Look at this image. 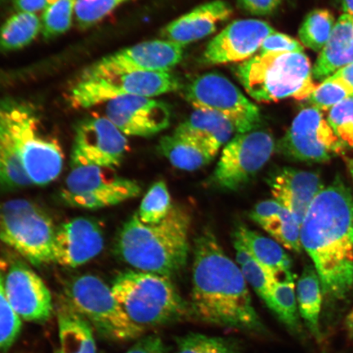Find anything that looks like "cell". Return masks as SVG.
I'll list each match as a JSON object with an SVG mask.
<instances>
[{
    "mask_svg": "<svg viewBox=\"0 0 353 353\" xmlns=\"http://www.w3.org/2000/svg\"><path fill=\"white\" fill-rule=\"evenodd\" d=\"M103 228L95 220L76 218L57 228L52 263L77 268L97 257L104 247Z\"/></svg>",
    "mask_w": 353,
    "mask_h": 353,
    "instance_id": "19",
    "label": "cell"
},
{
    "mask_svg": "<svg viewBox=\"0 0 353 353\" xmlns=\"http://www.w3.org/2000/svg\"><path fill=\"white\" fill-rule=\"evenodd\" d=\"M327 121L338 138L353 148V97L331 108Z\"/></svg>",
    "mask_w": 353,
    "mask_h": 353,
    "instance_id": "39",
    "label": "cell"
},
{
    "mask_svg": "<svg viewBox=\"0 0 353 353\" xmlns=\"http://www.w3.org/2000/svg\"><path fill=\"white\" fill-rule=\"evenodd\" d=\"M125 353H166V348L157 335H148L139 339Z\"/></svg>",
    "mask_w": 353,
    "mask_h": 353,
    "instance_id": "43",
    "label": "cell"
},
{
    "mask_svg": "<svg viewBox=\"0 0 353 353\" xmlns=\"http://www.w3.org/2000/svg\"><path fill=\"white\" fill-rule=\"evenodd\" d=\"M241 271L247 283H249L256 294L267 303L273 286L279 279L265 270L254 259L242 265Z\"/></svg>",
    "mask_w": 353,
    "mask_h": 353,
    "instance_id": "40",
    "label": "cell"
},
{
    "mask_svg": "<svg viewBox=\"0 0 353 353\" xmlns=\"http://www.w3.org/2000/svg\"><path fill=\"white\" fill-rule=\"evenodd\" d=\"M57 228L32 201L15 199L0 204V241L34 266L52 263Z\"/></svg>",
    "mask_w": 353,
    "mask_h": 353,
    "instance_id": "7",
    "label": "cell"
},
{
    "mask_svg": "<svg viewBox=\"0 0 353 353\" xmlns=\"http://www.w3.org/2000/svg\"><path fill=\"white\" fill-rule=\"evenodd\" d=\"M110 287L128 319L143 332L191 314L170 277L130 270L119 274Z\"/></svg>",
    "mask_w": 353,
    "mask_h": 353,
    "instance_id": "5",
    "label": "cell"
},
{
    "mask_svg": "<svg viewBox=\"0 0 353 353\" xmlns=\"http://www.w3.org/2000/svg\"><path fill=\"white\" fill-rule=\"evenodd\" d=\"M329 78L341 82L350 91L352 97H353V63L339 69Z\"/></svg>",
    "mask_w": 353,
    "mask_h": 353,
    "instance_id": "45",
    "label": "cell"
},
{
    "mask_svg": "<svg viewBox=\"0 0 353 353\" xmlns=\"http://www.w3.org/2000/svg\"><path fill=\"white\" fill-rule=\"evenodd\" d=\"M128 151V140L107 117L79 123L72 150V166H97L114 170Z\"/></svg>",
    "mask_w": 353,
    "mask_h": 353,
    "instance_id": "14",
    "label": "cell"
},
{
    "mask_svg": "<svg viewBox=\"0 0 353 353\" xmlns=\"http://www.w3.org/2000/svg\"><path fill=\"white\" fill-rule=\"evenodd\" d=\"M353 63V15L339 17L327 43L312 68V77L324 81L339 69Z\"/></svg>",
    "mask_w": 353,
    "mask_h": 353,
    "instance_id": "23",
    "label": "cell"
},
{
    "mask_svg": "<svg viewBox=\"0 0 353 353\" xmlns=\"http://www.w3.org/2000/svg\"><path fill=\"white\" fill-rule=\"evenodd\" d=\"M235 74L247 94L259 103L308 99L317 86L304 52L254 55L238 65Z\"/></svg>",
    "mask_w": 353,
    "mask_h": 353,
    "instance_id": "4",
    "label": "cell"
},
{
    "mask_svg": "<svg viewBox=\"0 0 353 353\" xmlns=\"http://www.w3.org/2000/svg\"><path fill=\"white\" fill-rule=\"evenodd\" d=\"M268 183L274 200L288 210L300 225L312 201L325 188L319 174L289 167L275 172Z\"/></svg>",
    "mask_w": 353,
    "mask_h": 353,
    "instance_id": "20",
    "label": "cell"
},
{
    "mask_svg": "<svg viewBox=\"0 0 353 353\" xmlns=\"http://www.w3.org/2000/svg\"><path fill=\"white\" fill-rule=\"evenodd\" d=\"M300 241L314 263L324 295L345 298L353 286V198L341 181L324 188L312 201Z\"/></svg>",
    "mask_w": 353,
    "mask_h": 353,
    "instance_id": "1",
    "label": "cell"
},
{
    "mask_svg": "<svg viewBox=\"0 0 353 353\" xmlns=\"http://www.w3.org/2000/svg\"><path fill=\"white\" fill-rule=\"evenodd\" d=\"M233 244L236 251V262L240 267L254 259L252 254L240 239L234 236Z\"/></svg>",
    "mask_w": 353,
    "mask_h": 353,
    "instance_id": "46",
    "label": "cell"
},
{
    "mask_svg": "<svg viewBox=\"0 0 353 353\" xmlns=\"http://www.w3.org/2000/svg\"><path fill=\"white\" fill-rule=\"evenodd\" d=\"M322 286L315 267L304 268L296 286V299L300 316L316 341H321L320 314Z\"/></svg>",
    "mask_w": 353,
    "mask_h": 353,
    "instance_id": "26",
    "label": "cell"
},
{
    "mask_svg": "<svg viewBox=\"0 0 353 353\" xmlns=\"http://www.w3.org/2000/svg\"><path fill=\"white\" fill-rule=\"evenodd\" d=\"M130 0H77L74 15L81 28L98 23L119 6Z\"/></svg>",
    "mask_w": 353,
    "mask_h": 353,
    "instance_id": "37",
    "label": "cell"
},
{
    "mask_svg": "<svg viewBox=\"0 0 353 353\" xmlns=\"http://www.w3.org/2000/svg\"><path fill=\"white\" fill-rule=\"evenodd\" d=\"M41 26L35 13H16L0 28V51H15L28 46L37 38Z\"/></svg>",
    "mask_w": 353,
    "mask_h": 353,
    "instance_id": "29",
    "label": "cell"
},
{
    "mask_svg": "<svg viewBox=\"0 0 353 353\" xmlns=\"http://www.w3.org/2000/svg\"><path fill=\"white\" fill-rule=\"evenodd\" d=\"M32 184L21 164L10 135L0 122V185L10 188Z\"/></svg>",
    "mask_w": 353,
    "mask_h": 353,
    "instance_id": "30",
    "label": "cell"
},
{
    "mask_svg": "<svg viewBox=\"0 0 353 353\" xmlns=\"http://www.w3.org/2000/svg\"><path fill=\"white\" fill-rule=\"evenodd\" d=\"M184 47L165 39L136 44L92 64L81 77H97L127 72H170L183 59Z\"/></svg>",
    "mask_w": 353,
    "mask_h": 353,
    "instance_id": "15",
    "label": "cell"
},
{
    "mask_svg": "<svg viewBox=\"0 0 353 353\" xmlns=\"http://www.w3.org/2000/svg\"><path fill=\"white\" fill-rule=\"evenodd\" d=\"M2 268L6 296L22 321L44 322L50 319L54 305L50 290L28 265L12 261Z\"/></svg>",
    "mask_w": 353,
    "mask_h": 353,
    "instance_id": "16",
    "label": "cell"
},
{
    "mask_svg": "<svg viewBox=\"0 0 353 353\" xmlns=\"http://www.w3.org/2000/svg\"><path fill=\"white\" fill-rule=\"evenodd\" d=\"M191 222L189 212L176 205L157 224H145L135 214L119 233L117 254L137 271L170 278L187 264Z\"/></svg>",
    "mask_w": 353,
    "mask_h": 353,
    "instance_id": "3",
    "label": "cell"
},
{
    "mask_svg": "<svg viewBox=\"0 0 353 353\" xmlns=\"http://www.w3.org/2000/svg\"><path fill=\"white\" fill-rule=\"evenodd\" d=\"M191 300L192 314L206 323L255 333L265 330L241 268L209 230L194 246Z\"/></svg>",
    "mask_w": 353,
    "mask_h": 353,
    "instance_id": "2",
    "label": "cell"
},
{
    "mask_svg": "<svg viewBox=\"0 0 353 353\" xmlns=\"http://www.w3.org/2000/svg\"><path fill=\"white\" fill-rule=\"evenodd\" d=\"M334 17L327 10H314L309 12L299 30L300 43L310 50L321 52L332 34Z\"/></svg>",
    "mask_w": 353,
    "mask_h": 353,
    "instance_id": "31",
    "label": "cell"
},
{
    "mask_svg": "<svg viewBox=\"0 0 353 353\" xmlns=\"http://www.w3.org/2000/svg\"><path fill=\"white\" fill-rule=\"evenodd\" d=\"M282 0H236L243 10L254 16H268L279 7Z\"/></svg>",
    "mask_w": 353,
    "mask_h": 353,
    "instance_id": "42",
    "label": "cell"
},
{
    "mask_svg": "<svg viewBox=\"0 0 353 353\" xmlns=\"http://www.w3.org/2000/svg\"><path fill=\"white\" fill-rule=\"evenodd\" d=\"M234 236L244 243L256 261L277 279L291 271V259L277 241L245 226L238 228Z\"/></svg>",
    "mask_w": 353,
    "mask_h": 353,
    "instance_id": "25",
    "label": "cell"
},
{
    "mask_svg": "<svg viewBox=\"0 0 353 353\" xmlns=\"http://www.w3.org/2000/svg\"><path fill=\"white\" fill-rule=\"evenodd\" d=\"M175 353H241L236 339L190 333L176 339Z\"/></svg>",
    "mask_w": 353,
    "mask_h": 353,
    "instance_id": "33",
    "label": "cell"
},
{
    "mask_svg": "<svg viewBox=\"0 0 353 353\" xmlns=\"http://www.w3.org/2000/svg\"><path fill=\"white\" fill-rule=\"evenodd\" d=\"M294 279L291 271L280 278L273 286L266 304L282 324L294 334H299L302 326L299 316Z\"/></svg>",
    "mask_w": 353,
    "mask_h": 353,
    "instance_id": "28",
    "label": "cell"
},
{
    "mask_svg": "<svg viewBox=\"0 0 353 353\" xmlns=\"http://www.w3.org/2000/svg\"><path fill=\"white\" fill-rule=\"evenodd\" d=\"M105 117L125 135L148 137L167 129L170 110L161 101L138 96H121L105 105Z\"/></svg>",
    "mask_w": 353,
    "mask_h": 353,
    "instance_id": "18",
    "label": "cell"
},
{
    "mask_svg": "<svg viewBox=\"0 0 353 353\" xmlns=\"http://www.w3.org/2000/svg\"><path fill=\"white\" fill-rule=\"evenodd\" d=\"M184 95L194 108L210 110L228 119L237 134L258 130L261 123L257 105L223 74H201L189 83Z\"/></svg>",
    "mask_w": 353,
    "mask_h": 353,
    "instance_id": "12",
    "label": "cell"
},
{
    "mask_svg": "<svg viewBox=\"0 0 353 353\" xmlns=\"http://www.w3.org/2000/svg\"><path fill=\"white\" fill-rule=\"evenodd\" d=\"M304 48L301 43L290 35L280 32H273L264 39L258 54L268 52H303Z\"/></svg>",
    "mask_w": 353,
    "mask_h": 353,
    "instance_id": "41",
    "label": "cell"
},
{
    "mask_svg": "<svg viewBox=\"0 0 353 353\" xmlns=\"http://www.w3.org/2000/svg\"><path fill=\"white\" fill-rule=\"evenodd\" d=\"M232 12L230 4L223 0L201 4L165 26L161 37L186 46L214 33L219 24L230 19Z\"/></svg>",
    "mask_w": 353,
    "mask_h": 353,
    "instance_id": "21",
    "label": "cell"
},
{
    "mask_svg": "<svg viewBox=\"0 0 353 353\" xmlns=\"http://www.w3.org/2000/svg\"><path fill=\"white\" fill-rule=\"evenodd\" d=\"M179 79L170 72L127 70L108 76L81 77L70 92L73 107L88 108L121 96L153 98L178 90Z\"/></svg>",
    "mask_w": 353,
    "mask_h": 353,
    "instance_id": "9",
    "label": "cell"
},
{
    "mask_svg": "<svg viewBox=\"0 0 353 353\" xmlns=\"http://www.w3.org/2000/svg\"><path fill=\"white\" fill-rule=\"evenodd\" d=\"M275 32L264 21H234L208 43L203 52L202 61L209 65L243 63L254 57L264 39Z\"/></svg>",
    "mask_w": 353,
    "mask_h": 353,
    "instance_id": "17",
    "label": "cell"
},
{
    "mask_svg": "<svg viewBox=\"0 0 353 353\" xmlns=\"http://www.w3.org/2000/svg\"><path fill=\"white\" fill-rule=\"evenodd\" d=\"M66 299L104 337L130 341L143 331L132 323L113 294L112 287L92 274L73 278L66 285Z\"/></svg>",
    "mask_w": 353,
    "mask_h": 353,
    "instance_id": "8",
    "label": "cell"
},
{
    "mask_svg": "<svg viewBox=\"0 0 353 353\" xmlns=\"http://www.w3.org/2000/svg\"><path fill=\"white\" fill-rule=\"evenodd\" d=\"M174 134L194 141L216 157L219 150L237 134V130L222 114L210 110L194 108L187 120L176 128Z\"/></svg>",
    "mask_w": 353,
    "mask_h": 353,
    "instance_id": "22",
    "label": "cell"
},
{
    "mask_svg": "<svg viewBox=\"0 0 353 353\" xmlns=\"http://www.w3.org/2000/svg\"><path fill=\"white\" fill-rule=\"evenodd\" d=\"M275 148L274 139L266 130L236 134L223 148L210 183L221 190L237 191L266 165Z\"/></svg>",
    "mask_w": 353,
    "mask_h": 353,
    "instance_id": "11",
    "label": "cell"
},
{
    "mask_svg": "<svg viewBox=\"0 0 353 353\" xmlns=\"http://www.w3.org/2000/svg\"><path fill=\"white\" fill-rule=\"evenodd\" d=\"M57 0H14V6L19 12L35 13L46 10Z\"/></svg>",
    "mask_w": 353,
    "mask_h": 353,
    "instance_id": "44",
    "label": "cell"
},
{
    "mask_svg": "<svg viewBox=\"0 0 353 353\" xmlns=\"http://www.w3.org/2000/svg\"><path fill=\"white\" fill-rule=\"evenodd\" d=\"M172 207L167 185L164 181H159L145 194L138 215L145 224H157L170 214Z\"/></svg>",
    "mask_w": 353,
    "mask_h": 353,
    "instance_id": "34",
    "label": "cell"
},
{
    "mask_svg": "<svg viewBox=\"0 0 353 353\" xmlns=\"http://www.w3.org/2000/svg\"><path fill=\"white\" fill-rule=\"evenodd\" d=\"M0 122L32 184L46 186L59 178L63 168V150L44 134L32 105L13 99L0 101Z\"/></svg>",
    "mask_w": 353,
    "mask_h": 353,
    "instance_id": "6",
    "label": "cell"
},
{
    "mask_svg": "<svg viewBox=\"0 0 353 353\" xmlns=\"http://www.w3.org/2000/svg\"><path fill=\"white\" fill-rule=\"evenodd\" d=\"M7 0H0V4L4 3V2H6Z\"/></svg>",
    "mask_w": 353,
    "mask_h": 353,
    "instance_id": "49",
    "label": "cell"
},
{
    "mask_svg": "<svg viewBox=\"0 0 353 353\" xmlns=\"http://www.w3.org/2000/svg\"><path fill=\"white\" fill-rule=\"evenodd\" d=\"M343 144L321 110L311 107L300 110L278 147L293 160L323 162L341 153Z\"/></svg>",
    "mask_w": 353,
    "mask_h": 353,
    "instance_id": "13",
    "label": "cell"
},
{
    "mask_svg": "<svg viewBox=\"0 0 353 353\" xmlns=\"http://www.w3.org/2000/svg\"><path fill=\"white\" fill-rule=\"evenodd\" d=\"M259 225L285 248L292 250L294 252L301 251L303 248L301 241H300L301 225L285 207L281 205L274 214L269 216Z\"/></svg>",
    "mask_w": 353,
    "mask_h": 353,
    "instance_id": "32",
    "label": "cell"
},
{
    "mask_svg": "<svg viewBox=\"0 0 353 353\" xmlns=\"http://www.w3.org/2000/svg\"><path fill=\"white\" fill-rule=\"evenodd\" d=\"M77 0H57L44 10L41 30L44 39H52L63 34L72 26Z\"/></svg>",
    "mask_w": 353,
    "mask_h": 353,
    "instance_id": "35",
    "label": "cell"
},
{
    "mask_svg": "<svg viewBox=\"0 0 353 353\" xmlns=\"http://www.w3.org/2000/svg\"><path fill=\"white\" fill-rule=\"evenodd\" d=\"M342 7L344 12L353 15V0H342Z\"/></svg>",
    "mask_w": 353,
    "mask_h": 353,
    "instance_id": "48",
    "label": "cell"
},
{
    "mask_svg": "<svg viewBox=\"0 0 353 353\" xmlns=\"http://www.w3.org/2000/svg\"><path fill=\"white\" fill-rule=\"evenodd\" d=\"M60 350L59 353H97L91 325L68 299L57 309Z\"/></svg>",
    "mask_w": 353,
    "mask_h": 353,
    "instance_id": "24",
    "label": "cell"
},
{
    "mask_svg": "<svg viewBox=\"0 0 353 353\" xmlns=\"http://www.w3.org/2000/svg\"><path fill=\"white\" fill-rule=\"evenodd\" d=\"M21 325V320L13 311L6 296L3 271L0 267V350H6L16 341Z\"/></svg>",
    "mask_w": 353,
    "mask_h": 353,
    "instance_id": "36",
    "label": "cell"
},
{
    "mask_svg": "<svg viewBox=\"0 0 353 353\" xmlns=\"http://www.w3.org/2000/svg\"><path fill=\"white\" fill-rule=\"evenodd\" d=\"M350 97V91L341 82L327 78L316 86L308 100L312 107L327 112Z\"/></svg>",
    "mask_w": 353,
    "mask_h": 353,
    "instance_id": "38",
    "label": "cell"
},
{
    "mask_svg": "<svg viewBox=\"0 0 353 353\" xmlns=\"http://www.w3.org/2000/svg\"><path fill=\"white\" fill-rule=\"evenodd\" d=\"M158 151L172 165L185 171L200 170L215 157L200 144L175 134L163 137Z\"/></svg>",
    "mask_w": 353,
    "mask_h": 353,
    "instance_id": "27",
    "label": "cell"
},
{
    "mask_svg": "<svg viewBox=\"0 0 353 353\" xmlns=\"http://www.w3.org/2000/svg\"><path fill=\"white\" fill-rule=\"evenodd\" d=\"M113 171L97 166L72 167L61 188V200L74 208L99 210L140 195L142 188L138 183Z\"/></svg>",
    "mask_w": 353,
    "mask_h": 353,
    "instance_id": "10",
    "label": "cell"
},
{
    "mask_svg": "<svg viewBox=\"0 0 353 353\" xmlns=\"http://www.w3.org/2000/svg\"><path fill=\"white\" fill-rule=\"evenodd\" d=\"M346 326L348 334L353 338V308L350 312V314L347 316Z\"/></svg>",
    "mask_w": 353,
    "mask_h": 353,
    "instance_id": "47",
    "label": "cell"
}]
</instances>
